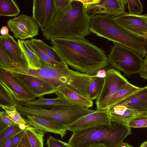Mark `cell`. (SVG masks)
<instances>
[{"mask_svg": "<svg viewBox=\"0 0 147 147\" xmlns=\"http://www.w3.org/2000/svg\"><path fill=\"white\" fill-rule=\"evenodd\" d=\"M145 44L147 49V32L144 36Z\"/></svg>", "mask_w": 147, "mask_h": 147, "instance_id": "obj_47", "label": "cell"}, {"mask_svg": "<svg viewBox=\"0 0 147 147\" xmlns=\"http://www.w3.org/2000/svg\"><path fill=\"white\" fill-rule=\"evenodd\" d=\"M129 82L119 71L113 68L107 69L101 91L95 102L96 110L107 109L109 101L112 96Z\"/></svg>", "mask_w": 147, "mask_h": 147, "instance_id": "obj_8", "label": "cell"}, {"mask_svg": "<svg viewBox=\"0 0 147 147\" xmlns=\"http://www.w3.org/2000/svg\"><path fill=\"white\" fill-rule=\"evenodd\" d=\"M118 147H134L130 145L128 143L122 142Z\"/></svg>", "mask_w": 147, "mask_h": 147, "instance_id": "obj_45", "label": "cell"}, {"mask_svg": "<svg viewBox=\"0 0 147 147\" xmlns=\"http://www.w3.org/2000/svg\"></svg>", "mask_w": 147, "mask_h": 147, "instance_id": "obj_51", "label": "cell"}, {"mask_svg": "<svg viewBox=\"0 0 147 147\" xmlns=\"http://www.w3.org/2000/svg\"><path fill=\"white\" fill-rule=\"evenodd\" d=\"M30 40L40 50L51 59L58 62H64L52 47L48 45L44 41L39 39L32 38Z\"/></svg>", "mask_w": 147, "mask_h": 147, "instance_id": "obj_27", "label": "cell"}, {"mask_svg": "<svg viewBox=\"0 0 147 147\" xmlns=\"http://www.w3.org/2000/svg\"><path fill=\"white\" fill-rule=\"evenodd\" d=\"M20 12L17 3L13 0H0V16L13 17Z\"/></svg>", "mask_w": 147, "mask_h": 147, "instance_id": "obj_26", "label": "cell"}, {"mask_svg": "<svg viewBox=\"0 0 147 147\" xmlns=\"http://www.w3.org/2000/svg\"><path fill=\"white\" fill-rule=\"evenodd\" d=\"M0 82L10 92L18 102L26 103L37 97L29 91L11 73L0 67Z\"/></svg>", "mask_w": 147, "mask_h": 147, "instance_id": "obj_10", "label": "cell"}, {"mask_svg": "<svg viewBox=\"0 0 147 147\" xmlns=\"http://www.w3.org/2000/svg\"><path fill=\"white\" fill-rule=\"evenodd\" d=\"M106 75V70L103 68L98 71L96 73L95 75L96 77L100 78H104Z\"/></svg>", "mask_w": 147, "mask_h": 147, "instance_id": "obj_42", "label": "cell"}, {"mask_svg": "<svg viewBox=\"0 0 147 147\" xmlns=\"http://www.w3.org/2000/svg\"><path fill=\"white\" fill-rule=\"evenodd\" d=\"M56 13L54 0L33 1L32 17L41 30L51 25Z\"/></svg>", "mask_w": 147, "mask_h": 147, "instance_id": "obj_11", "label": "cell"}, {"mask_svg": "<svg viewBox=\"0 0 147 147\" xmlns=\"http://www.w3.org/2000/svg\"><path fill=\"white\" fill-rule=\"evenodd\" d=\"M104 82V78L96 76L90 82L88 92L89 98L93 100H96L101 91Z\"/></svg>", "mask_w": 147, "mask_h": 147, "instance_id": "obj_28", "label": "cell"}, {"mask_svg": "<svg viewBox=\"0 0 147 147\" xmlns=\"http://www.w3.org/2000/svg\"><path fill=\"white\" fill-rule=\"evenodd\" d=\"M126 3L125 0H100L88 7L87 10L90 18L100 14L115 15L126 12Z\"/></svg>", "mask_w": 147, "mask_h": 147, "instance_id": "obj_15", "label": "cell"}, {"mask_svg": "<svg viewBox=\"0 0 147 147\" xmlns=\"http://www.w3.org/2000/svg\"><path fill=\"white\" fill-rule=\"evenodd\" d=\"M114 20L123 27L144 37L147 32V14L135 16L125 12L112 15Z\"/></svg>", "mask_w": 147, "mask_h": 147, "instance_id": "obj_13", "label": "cell"}, {"mask_svg": "<svg viewBox=\"0 0 147 147\" xmlns=\"http://www.w3.org/2000/svg\"><path fill=\"white\" fill-rule=\"evenodd\" d=\"M26 121L30 126L45 132L59 135L63 138L67 131L64 126L47 119L34 115L26 116Z\"/></svg>", "mask_w": 147, "mask_h": 147, "instance_id": "obj_17", "label": "cell"}, {"mask_svg": "<svg viewBox=\"0 0 147 147\" xmlns=\"http://www.w3.org/2000/svg\"><path fill=\"white\" fill-rule=\"evenodd\" d=\"M139 74L141 78L147 80V61H144L142 68Z\"/></svg>", "mask_w": 147, "mask_h": 147, "instance_id": "obj_40", "label": "cell"}, {"mask_svg": "<svg viewBox=\"0 0 147 147\" xmlns=\"http://www.w3.org/2000/svg\"><path fill=\"white\" fill-rule=\"evenodd\" d=\"M91 147H106L105 146L103 145H95Z\"/></svg>", "mask_w": 147, "mask_h": 147, "instance_id": "obj_48", "label": "cell"}, {"mask_svg": "<svg viewBox=\"0 0 147 147\" xmlns=\"http://www.w3.org/2000/svg\"><path fill=\"white\" fill-rule=\"evenodd\" d=\"M127 126L136 128L147 127V114H142L135 116L129 121Z\"/></svg>", "mask_w": 147, "mask_h": 147, "instance_id": "obj_32", "label": "cell"}, {"mask_svg": "<svg viewBox=\"0 0 147 147\" xmlns=\"http://www.w3.org/2000/svg\"><path fill=\"white\" fill-rule=\"evenodd\" d=\"M18 124L12 120L7 113L4 111L0 112V133L12 125Z\"/></svg>", "mask_w": 147, "mask_h": 147, "instance_id": "obj_35", "label": "cell"}, {"mask_svg": "<svg viewBox=\"0 0 147 147\" xmlns=\"http://www.w3.org/2000/svg\"><path fill=\"white\" fill-rule=\"evenodd\" d=\"M89 29L97 36L131 49L142 58L147 55L144 37L123 27L114 20L112 15L100 14L92 16Z\"/></svg>", "mask_w": 147, "mask_h": 147, "instance_id": "obj_3", "label": "cell"}, {"mask_svg": "<svg viewBox=\"0 0 147 147\" xmlns=\"http://www.w3.org/2000/svg\"><path fill=\"white\" fill-rule=\"evenodd\" d=\"M1 108L8 114L11 118L17 123L27 127L29 124L23 118L17 110L16 106L0 105Z\"/></svg>", "mask_w": 147, "mask_h": 147, "instance_id": "obj_29", "label": "cell"}, {"mask_svg": "<svg viewBox=\"0 0 147 147\" xmlns=\"http://www.w3.org/2000/svg\"><path fill=\"white\" fill-rule=\"evenodd\" d=\"M15 135L9 138L0 147H11L13 140Z\"/></svg>", "mask_w": 147, "mask_h": 147, "instance_id": "obj_43", "label": "cell"}, {"mask_svg": "<svg viewBox=\"0 0 147 147\" xmlns=\"http://www.w3.org/2000/svg\"><path fill=\"white\" fill-rule=\"evenodd\" d=\"M16 147H31L25 132L20 143Z\"/></svg>", "mask_w": 147, "mask_h": 147, "instance_id": "obj_39", "label": "cell"}, {"mask_svg": "<svg viewBox=\"0 0 147 147\" xmlns=\"http://www.w3.org/2000/svg\"><path fill=\"white\" fill-rule=\"evenodd\" d=\"M48 147H71L68 143L56 139L50 135L47 140Z\"/></svg>", "mask_w": 147, "mask_h": 147, "instance_id": "obj_36", "label": "cell"}, {"mask_svg": "<svg viewBox=\"0 0 147 147\" xmlns=\"http://www.w3.org/2000/svg\"></svg>", "mask_w": 147, "mask_h": 147, "instance_id": "obj_50", "label": "cell"}, {"mask_svg": "<svg viewBox=\"0 0 147 147\" xmlns=\"http://www.w3.org/2000/svg\"><path fill=\"white\" fill-rule=\"evenodd\" d=\"M131 134L130 127L117 122L97 126L73 132L68 144L71 147H91L103 145L118 147Z\"/></svg>", "mask_w": 147, "mask_h": 147, "instance_id": "obj_4", "label": "cell"}, {"mask_svg": "<svg viewBox=\"0 0 147 147\" xmlns=\"http://www.w3.org/2000/svg\"><path fill=\"white\" fill-rule=\"evenodd\" d=\"M108 109L96 110L80 118L67 128L74 132L97 126L111 123Z\"/></svg>", "mask_w": 147, "mask_h": 147, "instance_id": "obj_12", "label": "cell"}, {"mask_svg": "<svg viewBox=\"0 0 147 147\" xmlns=\"http://www.w3.org/2000/svg\"><path fill=\"white\" fill-rule=\"evenodd\" d=\"M62 60L76 71L95 75L109 63L105 51L85 38H56L50 40Z\"/></svg>", "mask_w": 147, "mask_h": 147, "instance_id": "obj_1", "label": "cell"}, {"mask_svg": "<svg viewBox=\"0 0 147 147\" xmlns=\"http://www.w3.org/2000/svg\"><path fill=\"white\" fill-rule=\"evenodd\" d=\"M15 63L0 43V67L7 69L13 68Z\"/></svg>", "mask_w": 147, "mask_h": 147, "instance_id": "obj_33", "label": "cell"}, {"mask_svg": "<svg viewBox=\"0 0 147 147\" xmlns=\"http://www.w3.org/2000/svg\"><path fill=\"white\" fill-rule=\"evenodd\" d=\"M18 42L28 64V68L30 69H38L42 66L39 57L27 46L24 40H18Z\"/></svg>", "mask_w": 147, "mask_h": 147, "instance_id": "obj_23", "label": "cell"}, {"mask_svg": "<svg viewBox=\"0 0 147 147\" xmlns=\"http://www.w3.org/2000/svg\"><path fill=\"white\" fill-rule=\"evenodd\" d=\"M140 147H147V141L144 142L142 143Z\"/></svg>", "mask_w": 147, "mask_h": 147, "instance_id": "obj_46", "label": "cell"}, {"mask_svg": "<svg viewBox=\"0 0 147 147\" xmlns=\"http://www.w3.org/2000/svg\"><path fill=\"white\" fill-rule=\"evenodd\" d=\"M140 88L129 82L122 87L112 96L109 101L107 109L116 105Z\"/></svg>", "mask_w": 147, "mask_h": 147, "instance_id": "obj_22", "label": "cell"}, {"mask_svg": "<svg viewBox=\"0 0 147 147\" xmlns=\"http://www.w3.org/2000/svg\"><path fill=\"white\" fill-rule=\"evenodd\" d=\"M0 43L15 65L28 67L27 62L18 43L12 36L9 34L0 36Z\"/></svg>", "mask_w": 147, "mask_h": 147, "instance_id": "obj_16", "label": "cell"}, {"mask_svg": "<svg viewBox=\"0 0 147 147\" xmlns=\"http://www.w3.org/2000/svg\"><path fill=\"white\" fill-rule=\"evenodd\" d=\"M18 102L8 88L0 82V105L16 106Z\"/></svg>", "mask_w": 147, "mask_h": 147, "instance_id": "obj_30", "label": "cell"}, {"mask_svg": "<svg viewBox=\"0 0 147 147\" xmlns=\"http://www.w3.org/2000/svg\"><path fill=\"white\" fill-rule=\"evenodd\" d=\"M113 43L107 56L109 63L127 76L139 74L144 62L143 58L131 49Z\"/></svg>", "mask_w": 147, "mask_h": 147, "instance_id": "obj_7", "label": "cell"}, {"mask_svg": "<svg viewBox=\"0 0 147 147\" xmlns=\"http://www.w3.org/2000/svg\"><path fill=\"white\" fill-rule=\"evenodd\" d=\"M16 109L22 115H34L50 120L67 129L76 121L92 113L93 109L75 106L55 107L51 109L27 107L18 102Z\"/></svg>", "mask_w": 147, "mask_h": 147, "instance_id": "obj_6", "label": "cell"}, {"mask_svg": "<svg viewBox=\"0 0 147 147\" xmlns=\"http://www.w3.org/2000/svg\"><path fill=\"white\" fill-rule=\"evenodd\" d=\"M145 57V58L144 60V61H147V55Z\"/></svg>", "mask_w": 147, "mask_h": 147, "instance_id": "obj_49", "label": "cell"}, {"mask_svg": "<svg viewBox=\"0 0 147 147\" xmlns=\"http://www.w3.org/2000/svg\"><path fill=\"white\" fill-rule=\"evenodd\" d=\"M7 25L13 36L22 40L32 38L38 34L39 27L32 16L22 14L9 20Z\"/></svg>", "mask_w": 147, "mask_h": 147, "instance_id": "obj_9", "label": "cell"}, {"mask_svg": "<svg viewBox=\"0 0 147 147\" xmlns=\"http://www.w3.org/2000/svg\"><path fill=\"white\" fill-rule=\"evenodd\" d=\"M129 13L132 15L138 16L143 11L142 5L139 0H126Z\"/></svg>", "mask_w": 147, "mask_h": 147, "instance_id": "obj_34", "label": "cell"}, {"mask_svg": "<svg viewBox=\"0 0 147 147\" xmlns=\"http://www.w3.org/2000/svg\"><path fill=\"white\" fill-rule=\"evenodd\" d=\"M26 127L24 126L16 124L10 126L6 129L0 133V146L9 138Z\"/></svg>", "mask_w": 147, "mask_h": 147, "instance_id": "obj_31", "label": "cell"}, {"mask_svg": "<svg viewBox=\"0 0 147 147\" xmlns=\"http://www.w3.org/2000/svg\"><path fill=\"white\" fill-rule=\"evenodd\" d=\"M25 133V129L17 134L13 138L11 147H16Z\"/></svg>", "mask_w": 147, "mask_h": 147, "instance_id": "obj_38", "label": "cell"}, {"mask_svg": "<svg viewBox=\"0 0 147 147\" xmlns=\"http://www.w3.org/2000/svg\"><path fill=\"white\" fill-rule=\"evenodd\" d=\"M20 103L22 105L27 107L44 109H51L58 107L75 106L58 97L54 98H47L42 97L38 99H34L29 102Z\"/></svg>", "mask_w": 147, "mask_h": 147, "instance_id": "obj_21", "label": "cell"}, {"mask_svg": "<svg viewBox=\"0 0 147 147\" xmlns=\"http://www.w3.org/2000/svg\"><path fill=\"white\" fill-rule=\"evenodd\" d=\"M11 73L37 97L55 93L57 91L56 88L36 77L21 74Z\"/></svg>", "mask_w": 147, "mask_h": 147, "instance_id": "obj_14", "label": "cell"}, {"mask_svg": "<svg viewBox=\"0 0 147 147\" xmlns=\"http://www.w3.org/2000/svg\"><path fill=\"white\" fill-rule=\"evenodd\" d=\"M56 12L70 6L72 0H54Z\"/></svg>", "mask_w": 147, "mask_h": 147, "instance_id": "obj_37", "label": "cell"}, {"mask_svg": "<svg viewBox=\"0 0 147 147\" xmlns=\"http://www.w3.org/2000/svg\"><path fill=\"white\" fill-rule=\"evenodd\" d=\"M90 19L83 3L78 0H72L70 6L57 11L52 24L42 32L48 40L84 39L91 33L89 29Z\"/></svg>", "mask_w": 147, "mask_h": 147, "instance_id": "obj_2", "label": "cell"}, {"mask_svg": "<svg viewBox=\"0 0 147 147\" xmlns=\"http://www.w3.org/2000/svg\"><path fill=\"white\" fill-rule=\"evenodd\" d=\"M55 94L57 97L76 106L89 109L93 105V100L89 98L62 86H60L58 88Z\"/></svg>", "mask_w": 147, "mask_h": 147, "instance_id": "obj_19", "label": "cell"}, {"mask_svg": "<svg viewBox=\"0 0 147 147\" xmlns=\"http://www.w3.org/2000/svg\"><path fill=\"white\" fill-rule=\"evenodd\" d=\"M111 122L127 126L129 121L141 113L122 105H116L108 109Z\"/></svg>", "mask_w": 147, "mask_h": 147, "instance_id": "obj_20", "label": "cell"}, {"mask_svg": "<svg viewBox=\"0 0 147 147\" xmlns=\"http://www.w3.org/2000/svg\"><path fill=\"white\" fill-rule=\"evenodd\" d=\"M9 30L8 27L6 26H3L0 30L1 36H4L8 34Z\"/></svg>", "mask_w": 147, "mask_h": 147, "instance_id": "obj_44", "label": "cell"}, {"mask_svg": "<svg viewBox=\"0 0 147 147\" xmlns=\"http://www.w3.org/2000/svg\"><path fill=\"white\" fill-rule=\"evenodd\" d=\"M25 131L31 147H43L45 132L29 125L25 128Z\"/></svg>", "mask_w": 147, "mask_h": 147, "instance_id": "obj_25", "label": "cell"}, {"mask_svg": "<svg viewBox=\"0 0 147 147\" xmlns=\"http://www.w3.org/2000/svg\"><path fill=\"white\" fill-rule=\"evenodd\" d=\"M42 66L38 69L16 65L13 68L5 70L12 73L28 75L37 77L48 83L57 89L60 86L75 92L81 88L84 81L83 74L70 69L68 66L64 68L50 66L40 60Z\"/></svg>", "mask_w": 147, "mask_h": 147, "instance_id": "obj_5", "label": "cell"}, {"mask_svg": "<svg viewBox=\"0 0 147 147\" xmlns=\"http://www.w3.org/2000/svg\"><path fill=\"white\" fill-rule=\"evenodd\" d=\"M117 105L125 106L141 113L147 114V86L141 88Z\"/></svg>", "mask_w": 147, "mask_h": 147, "instance_id": "obj_18", "label": "cell"}, {"mask_svg": "<svg viewBox=\"0 0 147 147\" xmlns=\"http://www.w3.org/2000/svg\"><path fill=\"white\" fill-rule=\"evenodd\" d=\"M24 41L29 48L40 60L47 65L52 67L58 68H64L68 66L64 62H58L50 58L32 42L30 40Z\"/></svg>", "mask_w": 147, "mask_h": 147, "instance_id": "obj_24", "label": "cell"}, {"mask_svg": "<svg viewBox=\"0 0 147 147\" xmlns=\"http://www.w3.org/2000/svg\"><path fill=\"white\" fill-rule=\"evenodd\" d=\"M83 4L84 7L86 9L92 5L99 3L100 0H78Z\"/></svg>", "mask_w": 147, "mask_h": 147, "instance_id": "obj_41", "label": "cell"}]
</instances>
